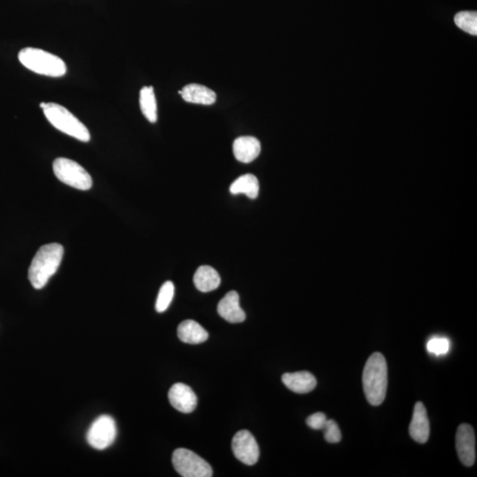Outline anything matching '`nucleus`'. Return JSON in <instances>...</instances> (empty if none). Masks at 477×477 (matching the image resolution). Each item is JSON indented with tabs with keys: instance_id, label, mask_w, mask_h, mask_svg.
<instances>
[{
	"instance_id": "obj_1",
	"label": "nucleus",
	"mask_w": 477,
	"mask_h": 477,
	"mask_svg": "<svg viewBox=\"0 0 477 477\" xmlns=\"http://www.w3.org/2000/svg\"><path fill=\"white\" fill-rule=\"evenodd\" d=\"M63 255V246L58 243L43 245L38 249L28 269V280L33 288H45L50 278L56 273Z\"/></svg>"
},
{
	"instance_id": "obj_2",
	"label": "nucleus",
	"mask_w": 477,
	"mask_h": 477,
	"mask_svg": "<svg viewBox=\"0 0 477 477\" xmlns=\"http://www.w3.org/2000/svg\"><path fill=\"white\" fill-rule=\"evenodd\" d=\"M363 390L367 401L379 406L387 396L388 384L387 363L383 355L377 352L367 361L362 375Z\"/></svg>"
},
{
	"instance_id": "obj_3",
	"label": "nucleus",
	"mask_w": 477,
	"mask_h": 477,
	"mask_svg": "<svg viewBox=\"0 0 477 477\" xmlns=\"http://www.w3.org/2000/svg\"><path fill=\"white\" fill-rule=\"evenodd\" d=\"M18 58L26 68L40 75L58 78L68 71L67 65L62 58L38 48H24Z\"/></svg>"
},
{
	"instance_id": "obj_4",
	"label": "nucleus",
	"mask_w": 477,
	"mask_h": 477,
	"mask_svg": "<svg viewBox=\"0 0 477 477\" xmlns=\"http://www.w3.org/2000/svg\"><path fill=\"white\" fill-rule=\"evenodd\" d=\"M43 115L55 128L80 142L90 141V133L85 125L67 108L56 103H46Z\"/></svg>"
},
{
	"instance_id": "obj_5",
	"label": "nucleus",
	"mask_w": 477,
	"mask_h": 477,
	"mask_svg": "<svg viewBox=\"0 0 477 477\" xmlns=\"http://www.w3.org/2000/svg\"><path fill=\"white\" fill-rule=\"evenodd\" d=\"M53 167L55 176L65 185L79 190H89L93 187L90 174L75 161L58 157L54 160Z\"/></svg>"
},
{
	"instance_id": "obj_6",
	"label": "nucleus",
	"mask_w": 477,
	"mask_h": 477,
	"mask_svg": "<svg viewBox=\"0 0 477 477\" xmlns=\"http://www.w3.org/2000/svg\"><path fill=\"white\" fill-rule=\"evenodd\" d=\"M175 471L183 477H211V465L192 451L179 449L172 454Z\"/></svg>"
},
{
	"instance_id": "obj_7",
	"label": "nucleus",
	"mask_w": 477,
	"mask_h": 477,
	"mask_svg": "<svg viewBox=\"0 0 477 477\" xmlns=\"http://www.w3.org/2000/svg\"><path fill=\"white\" fill-rule=\"evenodd\" d=\"M117 427L112 416H101L90 425L87 432V441L97 450H105L115 441Z\"/></svg>"
},
{
	"instance_id": "obj_8",
	"label": "nucleus",
	"mask_w": 477,
	"mask_h": 477,
	"mask_svg": "<svg viewBox=\"0 0 477 477\" xmlns=\"http://www.w3.org/2000/svg\"><path fill=\"white\" fill-rule=\"evenodd\" d=\"M232 449L238 461L248 466L255 465L259 458V446L248 431H238L234 436Z\"/></svg>"
},
{
	"instance_id": "obj_9",
	"label": "nucleus",
	"mask_w": 477,
	"mask_h": 477,
	"mask_svg": "<svg viewBox=\"0 0 477 477\" xmlns=\"http://www.w3.org/2000/svg\"><path fill=\"white\" fill-rule=\"evenodd\" d=\"M456 449L461 461L471 467L476 461V436L471 425L462 424L456 432Z\"/></svg>"
},
{
	"instance_id": "obj_10",
	"label": "nucleus",
	"mask_w": 477,
	"mask_h": 477,
	"mask_svg": "<svg viewBox=\"0 0 477 477\" xmlns=\"http://www.w3.org/2000/svg\"><path fill=\"white\" fill-rule=\"evenodd\" d=\"M168 399L175 409L185 414L193 412L197 406L196 394L188 385L182 383L172 385L168 392Z\"/></svg>"
},
{
	"instance_id": "obj_11",
	"label": "nucleus",
	"mask_w": 477,
	"mask_h": 477,
	"mask_svg": "<svg viewBox=\"0 0 477 477\" xmlns=\"http://www.w3.org/2000/svg\"><path fill=\"white\" fill-rule=\"evenodd\" d=\"M220 317L232 324H238L245 320L246 314L240 306V297L236 291L226 293L218 305Z\"/></svg>"
},
{
	"instance_id": "obj_12",
	"label": "nucleus",
	"mask_w": 477,
	"mask_h": 477,
	"mask_svg": "<svg viewBox=\"0 0 477 477\" xmlns=\"http://www.w3.org/2000/svg\"><path fill=\"white\" fill-rule=\"evenodd\" d=\"M409 434L414 441L424 444L429 436V421L427 410L421 402L414 406L412 421L409 426Z\"/></svg>"
},
{
	"instance_id": "obj_13",
	"label": "nucleus",
	"mask_w": 477,
	"mask_h": 477,
	"mask_svg": "<svg viewBox=\"0 0 477 477\" xmlns=\"http://www.w3.org/2000/svg\"><path fill=\"white\" fill-rule=\"evenodd\" d=\"M234 157L241 163H251L261 152V143L253 137H241L234 142Z\"/></svg>"
},
{
	"instance_id": "obj_14",
	"label": "nucleus",
	"mask_w": 477,
	"mask_h": 477,
	"mask_svg": "<svg viewBox=\"0 0 477 477\" xmlns=\"http://www.w3.org/2000/svg\"><path fill=\"white\" fill-rule=\"evenodd\" d=\"M282 382L286 387L296 394H308L317 387V379L313 374L308 372L285 373Z\"/></svg>"
},
{
	"instance_id": "obj_15",
	"label": "nucleus",
	"mask_w": 477,
	"mask_h": 477,
	"mask_svg": "<svg viewBox=\"0 0 477 477\" xmlns=\"http://www.w3.org/2000/svg\"><path fill=\"white\" fill-rule=\"evenodd\" d=\"M179 93L186 102L191 104L211 105L216 100L214 91L200 84H189L182 90H179Z\"/></svg>"
},
{
	"instance_id": "obj_16",
	"label": "nucleus",
	"mask_w": 477,
	"mask_h": 477,
	"mask_svg": "<svg viewBox=\"0 0 477 477\" xmlns=\"http://www.w3.org/2000/svg\"><path fill=\"white\" fill-rule=\"evenodd\" d=\"M178 337L182 342L196 345L208 340L209 334L203 326L194 320L183 321L178 327Z\"/></svg>"
},
{
	"instance_id": "obj_17",
	"label": "nucleus",
	"mask_w": 477,
	"mask_h": 477,
	"mask_svg": "<svg viewBox=\"0 0 477 477\" xmlns=\"http://www.w3.org/2000/svg\"><path fill=\"white\" fill-rule=\"evenodd\" d=\"M220 282H221V278H220L218 271L211 266H201L194 273V285L201 292L214 291L219 288Z\"/></svg>"
},
{
	"instance_id": "obj_18",
	"label": "nucleus",
	"mask_w": 477,
	"mask_h": 477,
	"mask_svg": "<svg viewBox=\"0 0 477 477\" xmlns=\"http://www.w3.org/2000/svg\"><path fill=\"white\" fill-rule=\"evenodd\" d=\"M230 192L233 194H245L251 199H256L259 194L258 179L253 174L242 175L231 185Z\"/></svg>"
},
{
	"instance_id": "obj_19",
	"label": "nucleus",
	"mask_w": 477,
	"mask_h": 477,
	"mask_svg": "<svg viewBox=\"0 0 477 477\" xmlns=\"http://www.w3.org/2000/svg\"><path fill=\"white\" fill-rule=\"evenodd\" d=\"M140 108L142 115L150 123H156L157 120V105L153 87H143L140 91Z\"/></svg>"
},
{
	"instance_id": "obj_20",
	"label": "nucleus",
	"mask_w": 477,
	"mask_h": 477,
	"mask_svg": "<svg viewBox=\"0 0 477 477\" xmlns=\"http://www.w3.org/2000/svg\"><path fill=\"white\" fill-rule=\"evenodd\" d=\"M455 23L468 34L477 35V13L474 11H462L454 17Z\"/></svg>"
},
{
	"instance_id": "obj_21",
	"label": "nucleus",
	"mask_w": 477,
	"mask_h": 477,
	"mask_svg": "<svg viewBox=\"0 0 477 477\" xmlns=\"http://www.w3.org/2000/svg\"><path fill=\"white\" fill-rule=\"evenodd\" d=\"M174 296V285L172 281H167L159 290L156 302V310L159 313L166 311Z\"/></svg>"
},
{
	"instance_id": "obj_22",
	"label": "nucleus",
	"mask_w": 477,
	"mask_h": 477,
	"mask_svg": "<svg viewBox=\"0 0 477 477\" xmlns=\"http://www.w3.org/2000/svg\"><path fill=\"white\" fill-rule=\"evenodd\" d=\"M450 343L446 337H433L429 341L427 348L429 353L436 355H445L449 352Z\"/></svg>"
},
{
	"instance_id": "obj_23",
	"label": "nucleus",
	"mask_w": 477,
	"mask_h": 477,
	"mask_svg": "<svg viewBox=\"0 0 477 477\" xmlns=\"http://www.w3.org/2000/svg\"><path fill=\"white\" fill-rule=\"evenodd\" d=\"M322 431H324L325 439L328 443L336 444L340 441V429L335 421L327 419Z\"/></svg>"
},
{
	"instance_id": "obj_24",
	"label": "nucleus",
	"mask_w": 477,
	"mask_h": 477,
	"mask_svg": "<svg viewBox=\"0 0 477 477\" xmlns=\"http://www.w3.org/2000/svg\"><path fill=\"white\" fill-rule=\"evenodd\" d=\"M327 417L324 413L318 412L311 414L307 419L308 426L313 429H323L325 427Z\"/></svg>"
}]
</instances>
